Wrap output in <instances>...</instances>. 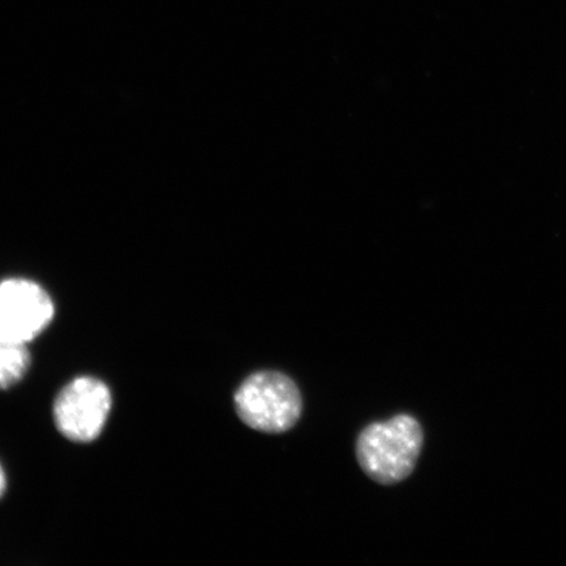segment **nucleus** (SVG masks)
<instances>
[{"label": "nucleus", "mask_w": 566, "mask_h": 566, "mask_svg": "<svg viewBox=\"0 0 566 566\" xmlns=\"http://www.w3.org/2000/svg\"><path fill=\"white\" fill-rule=\"evenodd\" d=\"M422 424L401 413L367 424L357 437L356 458L365 475L391 486L412 475L423 448Z\"/></svg>", "instance_id": "1"}, {"label": "nucleus", "mask_w": 566, "mask_h": 566, "mask_svg": "<svg viewBox=\"0 0 566 566\" xmlns=\"http://www.w3.org/2000/svg\"><path fill=\"white\" fill-rule=\"evenodd\" d=\"M233 406L248 428L264 434H283L300 422L303 398L287 374L261 370L242 381L233 395Z\"/></svg>", "instance_id": "2"}, {"label": "nucleus", "mask_w": 566, "mask_h": 566, "mask_svg": "<svg viewBox=\"0 0 566 566\" xmlns=\"http://www.w3.org/2000/svg\"><path fill=\"white\" fill-rule=\"evenodd\" d=\"M111 408L112 395L102 380L76 378L56 396L53 409L56 429L70 441H94L101 436Z\"/></svg>", "instance_id": "3"}, {"label": "nucleus", "mask_w": 566, "mask_h": 566, "mask_svg": "<svg viewBox=\"0 0 566 566\" xmlns=\"http://www.w3.org/2000/svg\"><path fill=\"white\" fill-rule=\"evenodd\" d=\"M53 317V301L38 283L0 282V342L27 345L45 331Z\"/></svg>", "instance_id": "4"}, {"label": "nucleus", "mask_w": 566, "mask_h": 566, "mask_svg": "<svg viewBox=\"0 0 566 566\" xmlns=\"http://www.w3.org/2000/svg\"><path fill=\"white\" fill-rule=\"evenodd\" d=\"M30 365L31 356L27 345L0 342V389L19 384Z\"/></svg>", "instance_id": "5"}, {"label": "nucleus", "mask_w": 566, "mask_h": 566, "mask_svg": "<svg viewBox=\"0 0 566 566\" xmlns=\"http://www.w3.org/2000/svg\"><path fill=\"white\" fill-rule=\"evenodd\" d=\"M6 488V476L2 469V465H0V495L3 494Z\"/></svg>", "instance_id": "6"}]
</instances>
